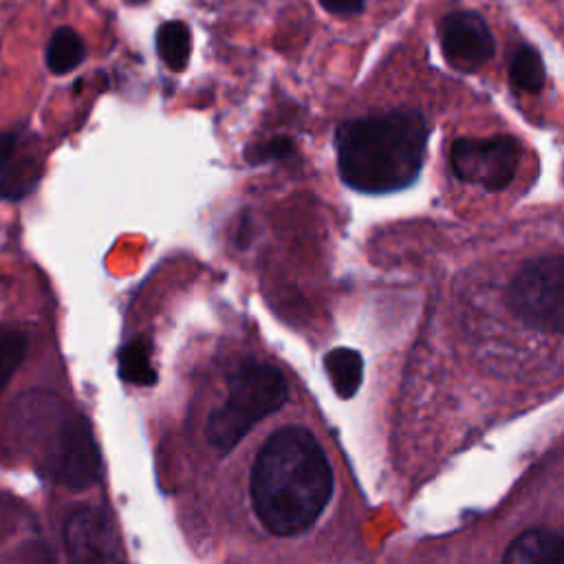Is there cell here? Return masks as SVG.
<instances>
[{
    "label": "cell",
    "instance_id": "1",
    "mask_svg": "<svg viewBox=\"0 0 564 564\" xmlns=\"http://www.w3.org/2000/svg\"><path fill=\"white\" fill-rule=\"evenodd\" d=\"M333 494V471L317 438L304 427H282L262 445L251 471V502L275 535L306 531Z\"/></svg>",
    "mask_w": 564,
    "mask_h": 564
},
{
    "label": "cell",
    "instance_id": "2",
    "mask_svg": "<svg viewBox=\"0 0 564 564\" xmlns=\"http://www.w3.org/2000/svg\"><path fill=\"white\" fill-rule=\"evenodd\" d=\"M425 143L427 126L416 110L344 121L335 132L339 176L364 194L403 189L421 174Z\"/></svg>",
    "mask_w": 564,
    "mask_h": 564
},
{
    "label": "cell",
    "instance_id": "3",
    "mask_svg": "<svg viewBox=\"0 0 564 564\" xmlns=\"http://www.w3.org/2000/svg\"><path fill=\"white\" fill-rule=\"evenodd\" d=\"M22 423L44 474L66 489H86L99 476V452L88 421L51 394H29Z\"/></svg>",
    "mask_w": 564,
    "mask_h": 564
},
{
    "label": "cell",
    "instance_id": "4",
    "mask_svg": "<svg viewBox=\"0 0 564 564\" xmlns=\"http://www.w3.org/2000/svg\"><path fill=\"white\" fill-rule=\"evenodd\" d=\"M286 381L275 366L245 361L229 377L225 403L207 421V441L220 454L231 452L245 434L286 401Z\"/></svg>",
    "mask_w": 564,
    "mask_h": 564
},
{
    "label": "cell",
    "instance_id": "5",
    "mask_svg": "<svg viewBox=\"0 0 564 564\" xmlns=\"http://www.w3.org/2000/svg\"><path fill=\"white\" fill-rule=\"evenodd\" d=\"M509 304L522 322L564 333V256L527 262L509 284Z\"/></svg>",
    "mask_w": 564,
    "mask_h": 564
},
{
    "label": "cell",
    "instance_id": "6",
    "mask_svg": "<svg viewBox=\"0 0 564 564\" xmlns=\"http://www.w3.org/2000/svg\"><path fill=\"white\" fill-rule=\"evenodd\" d=\"M449 161L460 181L496 192L513 181L520 161V145L511 137H465L454 141Z\"/></svg>",
    "mask_w": 564,
    "mask_h": 564
},
{
    "label": "cell",
    "instance_id": "7",
    "mask_svg": "<svg viewBox=\"0 0 564 564\" xmlns=\"http://www.w3.org/2000/svg\"><path fill=\"white\" fill-rule=\"evenodd\" d=\"M70 564H128L110 516L97 507L73 511L64 524Z\"/></svg>",
    "mask_w": 564,
    "mask_h": 564
},
{
    "label": "cell",
    "instance_id": "8",
    "mask_svg": "<svg viewBox=\"0 0 564 564\" xmlns=\"http://www.w3.org/2000/svg\"><path fill=\"white\" fill-rule=\"evenodd\" d=\"M438 33L445 59L458 70H476L494 55V35L474 11L445 15Z\"/></svg>",
    "mask_w": 564,
    "mask_h": 564
},
{
    "label": "cell",
    "instance_id": "9",
    "mask_svg": "<svg viewBox=\"0 0 564 564\" xmlns=\"http://www.w3.org/2000/svg\"><path fill=\"white\" fill-rule=\"evenodd\" d=\"M502 564H564V535L551 529H529L505 551Z\"/></svg>",
    "mask_w": 564,
    "mask_h": 564
},
{
    "label": "cell",
    "instance_id": "10",
    "mask_svg": "<svg viewBox=\"0 0 564 564\" xmlns=\"http://www.w3.org/2000/svg\"><path fill=\"white\" fill-rule=\"evenodd\" d=\"M324 368L328 372V379H330L335 392L341 399H350L357 392V388L361 386L364 359L352 348H333L324 357Z\"/></svg>",
    "mask_w": 564,
    "mask_h": 564
},
{
    "label": "cell",
    "instance_id": "11",
    "mask_svg": "<svg viewBox=\"0 0 564 564\" xmlns=\"http://www.w3.org/2000/svg\"><path fill=\"white\" fill-rule=\"evenodd\" d=\"M156 53L170 70H183L192 53L189 26L181 20L163 22L156 31Z\"/></svg>",
    "mask_w": 564,
    "mask_h": 564
},
{
    "label": "cell",
    "instance_id": "12",
    "mask_svg": "<svg viewBox=\"0 0 564 564\" xmlns=\"http://www.w3.org/2000/svg\"><path fill=\"white\" fill-rule=\"evenodd\" d=\"M86 59V44L70 26H59L46 44V66L55 75L70 73Z\"/></svg>",
    "mask_w": 564,
    "mask_h": 564
},
{
    "label": "cell",
    "instance_id": "13",
    "mask_svg": "<svg viewBox=\"0 0 564 564\" xmlns=\"http://www.w3.org/2000/svg\"><path fill=\"white\" fill-rule=\"evenodd\" d=\"M150 339L139 335L119 350V377L134 386H152L156 372L150 361Z\"/></svg>",
    "mask_w": 564,
    "mask_h": 564
},
{
    "label": "cell",
    "instance_id": "14",
    "mask_svg": "<svg viewBox=\"0 0 564 564\" xmlns=\"http://www.w3.org/2000/svg\"><path fill=\"white\" fill-rule=\"evenodd\" d=\"M42 170L29 156H15L2 172H0V198L18 200L35 189Z\"/></svg>",
    "mask_w": 564,
    "mask_h": 564
},
{
    "label": "cell",
    "instance_id": "15",
    "mask_svg": "<svg viewBox=\"0 0 564 564\" xmlns=\"http://www.w3.org/2000/svg\"><path fill=\"white\" fill-rule=\"evenodd\" d=\"M509 79L518 90L538 93L544 86V64L535 48L520 46L509 59Z\"/></svg>",
    "mask_w": 564,
    "mask_h": 564
},
{
    "label": "cell",
    "instance_id": "16",
    "mask_svg": "<svg viewBox=\"0 0 564 564\" xmlns=\"http://www.w3.org/2000/svg\"><path fill=\"white\" fill-rule=\"evenodd\" d=\"M26 352V337L20 330L0 326V392L22 364Z\"/></svg>",
    "mask_w": 564,
    "mask_h": 564
},
{
    "label": "cell",
    "instance_id": "17",
    "mask_svg": "<svg viewBox=\"0 0 564 564\" xmlns=\"http://www.w3.org/2000/svg\"><path fill=\"white\" fill-rule=\"evenodd\" d=\"M295 152V145L291 139L286 137H273L264 143H253L245 150V159L251 165H262L269 161H282L289 159Z\"/></svg>",
    "mask_w": 564,
    "mask_h": 564
},
{
    "label": "cell",
    "instance_id": "18",
    "mask_svg": "<svg viewBox=\"0 0 564 564\" xmlns=\"http://www.w3.org/2000/svg\"><path fill=\"white\" fill-rule=\"evenodd\" d=\"M20 154V137L15 132H0V172Z\"/></svg>",
    "mask_w": 564,
    "mask_h": 564
},
{
    "label": "cell",
    "instance_id": "19",
    "mask_svg": "<svg viewBox=\"0 0 564 564\" xmlns=\"http://www.w3.org/2000/svg\"><path fill=\"white\" fill-rule=\"evenodd\" d=\"M322 7L337 15H355L364 9V0H319Z\"/></svg>",
    "mask_w": 564,
    "mask_h": 564
},
{
    "label": "cell",
    "instance_id": "20",
    "mask_svg": "<svg viewBox=\"0 0 564 564\" xmlns=\"http://www.w3.org/2000/svg\"><path fill=\"white\" fill-rule=\"evenodd\" d=\"M7 507H9V500L4 498V496H0V516H4V511H7Z\"/></svg>",
    "mask_w": 564,
    "mask_h": 564
}]
</instances>
